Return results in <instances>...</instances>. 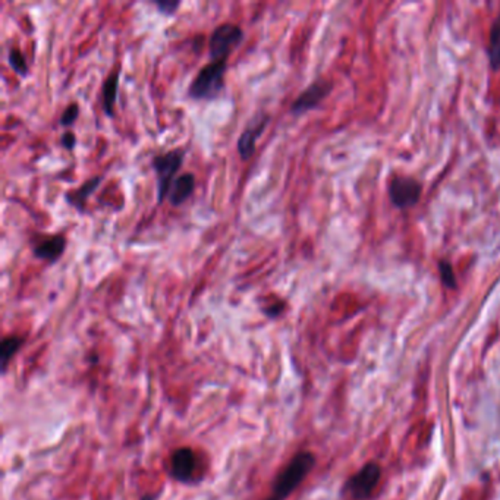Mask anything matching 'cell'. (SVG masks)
Returning a JSON list of instances; mask_svg holds the SVG:
<instances>
[{"instance_id": "cell-1", "label": "cell", "mask_w": 500, "mask_h": 500, "mask_svg": "<svg viewBox=\"0 0 500 500\" xmlns=\"http://www.w3.org/2000/svg\"><path fill=\"white\" fill-rule=\"evenodd\" d=\"M316 456L311 452H298L272 483V492L266 500H286L314 468Z\"/></svg>"}, {"instance_id": "cell-2", "label": "cell", "mask_w": 500, "mask_h": 500, "mask_svg": "<svg viewBox=\"0 0 500 500\" xmlns=\"http://www.w3.org/2000/svg\"><path fill=\"white\" fill-rule=\"evenodd\" d=\"M226 69V61H211L203 66L188 88L189 97L194 100H213L219 97L225 87Z\"/></svg>"}, {"instance_id": "cell-3", "label": "cell", "mask_w": 500, "mask_h": 500, "mask_svg": "<svg viewBox=\"0 0 500 500\" xmlns=\"http://www.w3.org/2000/svg\"><path fill=\"white\" fill-rule=\"evenodd\" d=\"M185 150L175 148L170 150L166 155L156 156L151 162L153 169L156 172L157 177V203H163L165 197H167L172 182L175 181L173 177L177 175V172L181 169L182 162L185 159Z\"/></svg>"}, {"instance_id": "cell-4", "label": "cell", "mask_w": 500, "mask_h": 500, "mask_svg": "<svg viewBox=\"0 0 500 500\" xmlns=\"http://www.w3.org/2000/svg\"><path fill=\"white\" fill-rule=\"evenodd\" d=\"M167 472L170 478L182 484L197 482V477L200 472L198 455L189 446H182L175 449L169 458Z\"/></svg>"}, {"instance_id": "cell-5", "label": "cell", "mask_w": 500, "mask_h": 500, "mask_svg": "<svg viewBox=\"0 0 500 500\" xmlns=\"http://www.w3.org/2000/svg\"><path fill=\"white\" fill-rule=\"evenodd\" d=\"M244 37L242 28L237 24L226 23L219 25L210 37V57L213 62L227 61V56L244 42Z\"/></svg>"}, {"instance_id": "cell-6", "label": "cell", "mask_w": 500, "mask_h": 500, "mask_svg": "<svg viewBox=\"0 0 500 500\" xmlns=\"http://www.w3.org/2000/svg\"><path fill=\"white\" fill-rule=\"evenodd\" d=\"M268 122H270V117L267 113H258L248 122L238 140V153L242 160H248L254 155L257 140L261 137Z\"/></svg>"}, {"instance_id": "cell-7", "label": "cell", "mask_w": 500, "mask_h": 500, "mask_svg": "<svg viewBox=\"0 0 500 500\" xmlns=\"http://www.w3.org/2000/svg\"><path fill=\"white\" fill-rule=\"evenodd\" d=\"M381 471L380 467L374 463H370L367 465H364L346 484L350 493L354 496L357 500H364L367 499L374 487L377 486L380 480Z\"/></svg>"}, {"instance_id": "cell-8", "label": "cell", "mask_w": 500, "mask_h": 500, "mask_svg": "<svg viewBox=\"0 0 500 500\" xmlns=\"http://www.w3.org/2000/svg\"><path fill=\"white\" fill-rule=\"evenodd\" d=\"M389 196L396 207L407 208L418 201L421 196V185L412 178L396 177L391 182Z\"/></svg>"}, {"instance_id": "cell-9", "label": "cell", "mask_w": 500, "mask_h": 500, "mask_svg": "<svg viewBox=\"0 0 500 500\" xmlns=\"http://www.w3.org/2000/svg\"><path fill=\"white\" fill-rule=\"evenodd\" d=\"M332 90V84L328 81H316L309 88H305L297 100L292 103L291 110L295 114H302L314 109Z\"/></svg>"}, {"instance_id": "cell-10", "label": "cell", "mask_w": 500, "mask_h": 500, "mask_svg": "<svg viewBox=\"0 0 500 500\" xmlns=\"http://www.w3.org/2000/svg\"><path fill=\"white\" fill-rule=\"evenodd\" d=\"M66 248V238L62 234H56L44 238L34 246V256L49 263H56L62 257Z\"/></svg>"}, {"instance_id": "cell-11", "label": "cell", "mask_w": 500, "mask_h": 500, "mask_svg": "<svg viewBox=\"0 0 500 500\" xmlns=\"http://www.w3.org/2000/svg\"><path fill=\"white\" fill-rule=\"evenodd\" d=\"M196 188V177L192 173H182L175 181L172 182L167 198L172 206L184 204Z\"/></svg>"}, {"instance_id": "cell-12", "label": "cell", "mask_w": 500, "mask_h": 500, "mask_svg": "<svg viewBox=\"0 0 500 500\" xmlns=\"http://www.w3.org/2000/svg\"><path fill=\"white\" fill-rule=\"evenodd\" d=\"M103 181V177H93L90 178L88 181H85L81 186H78L76 189L73 191H69L65 194V198L66 201L75 207L76 210H80V211H84L85 208V203L88 200V197L93 194V192L97 189V186L102 184Z\"/></svg>"}, {"instance_id": "cell-13", "label": "cell", "mask_w": 500, "mask_h": 500, "mask_svg": "<svg viewBox=\"0 0 500 500\" xmlns=\"http://www.w3.org/2000/svg\"><path fill=\"white\" fill-rule=\"evenodd\" d=\"M118 87H119V71L112 72L105 84H103V107L107 113V117H113V107L117 105L118 99Z\"/></svg>"}, {"instance_id": "cell-14", "label": "cell", "mask_w": 500, "mask_h": 500, "mask_svg": "<svg viewBox=\"0 0 500 500\" xmlns=\"http://www.w3.org/2000/svg\"><path fill=\"white\" fill-rule=\"evenodd\" d=\"M24 345V338L21 336H6L0 345V358H2V373L5 374L8 371L9 362L13 359V357L18 354V351L21 350V346Z\"/></svg>"}, {"instance_id": "cell-15", "label": "cell", "mask_w": 500, "mask_h": 500, "mask_svg": "<svg viewBox=\"0 0 500 500\" xmlns=\"http://www.w3.org/2000/svg\"><path fill=\"white\" fill-rule=\"evenodd\" d=\"M489 57L492 68L500 66V16L496 19L490 31V44H489Z\"/></svg>"}, {"instance_id": "cell-16", "label": "cell", "mask_w": 500, "mask_h": 500, "mask_svg": "<svg viewBox=\"0 0 500 500\" xmlns=\"http://www.w3.org/2000/svg\"><path fill=\"white\" fill-rule=\"evenodd\" d=\"M8 62L11 65V68L21 76H27L28 75V65L24 54L19 52L18 49H11L8 53Z\"/></svg>"}, {"instance_id": "cell-17", "label": "cell", "mask_w": 500, "mask_h": 500, "mask_svg": "<svg viewBox=\"0 0 500 500\" xmlns=\"http://www.w3.org/2000/svg\"><path fill=\"white\" fill-rule=\"evenodd\" d=\"M439 270H440L441 280H444V283L448 287H455L456 286V279H455V275H453V270H452V266L448 261H440L439 263Z\"/></svg>"}, {"instance_id": "cell-18", "label": "cell", "mask_w": 500, "mask_h": 500, "mask_svg": "<svg viewBox=\"0 0 500 500\" xmlns=\"http://www.w3.org/2000/svg\"><path fill=\"white\" fill-rule=\"evenodd\" d=\"M78 117H80V106L76 105V103H72L64 110L62 117H61V125L62 126H71Z\"/></svg>"}, {"instance_id": "cell-19", "label": "cell", "mask_w": 500, "mask_h": 500, "mask_svg": "<svg viewBox=\"0 0 500 500\" xmlns=\"http://www.w3.org/2000/svg\"><path fill=\"white\" fill-rule=\"evenodd\" d=\"M155 5L157 6L159 12L172 16L181 6V2H178V0H162V2H155Z\"/></svg>"}, {"instance_id": "cell-20", "label": "cell", "mask_w": 500, "mask_h": 500, "mask_svg": "<svg viewBox=\"0 0 500 500\" xmlns=\"http://www.w3.org/2000/svg\"><path fill=\"white\" fill-rule=\"evenodd\" d=\"M76 144V137H75V133L71 132V131H66L64 136L61 137V145L66 150H73Z\"/></svg>"}, {"instance_id": "cell-21", "label": "cell", "mask_w": 500, "mask_h": 500, "mask_svg": "<svg viewBox=\"0 0 500 500\" xmlns=\"http://www.w3.org/2000/svg\"><path fill=\"white\" fill-rule=\"evenodd\" d=\"M140 500H156V496L155 494H144Z\"/></svg>"}]
</instances>
